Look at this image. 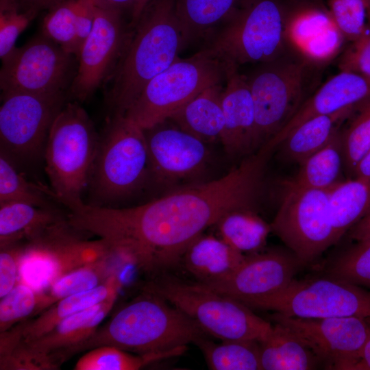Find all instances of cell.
Segmentation results:
<instances>
[{"label":"cell","instance_id":"cell-1","mask_svg":"<svg viewBox=\"0 0 370 370\" xmlns=\"http://www.w3.org/2000/svg\"><path fill=\"white\" fill-rule=\"evenodd\" d=\"M272 153L262 147L221 177L178 188L138 206L114 208L113 224L134 245L151 273H164L224 214L236 209L257 210Z\"/></svg>","mask_w":370,"mask_h":370},{"label":"cell","instance_id":"cell-2","mask_svg":"<svg viewBox=\"0 0 370 370\" xmlns=\"http://www.w3.org/2000/svg\"><path fill=\"white\" fill-rule=\"evenodd\" d=\"M115 71L108 101L123 114L141 90L186 46L175 0H151L143 10Z\"/></svg>","mask_w":370,"mask_h":370},{"label":"cell","instance_id":"cell-3","mask_svg":"<svg viewBox=\"0 0 370 370\" xmlns=\"http://www.w3.org/2000/svg\"><path fill=\"white\" fill-rule=\"evenodd\" d=\"M206 333L188 316L158 294L142 289L79 347L112 345L139 355L166 352Z\"/></svg>","mask_w":370,"mask_h":370},{"label":"cell","instance_id":"cell-4","mask_svg":"<svg viewBox=\"0 0 370 370\" xmlns=\"http://www.w3.org/2000/svg\"><path fill=\"white\" fill-rule=\"evenodd\" d=\"M321 70L289 51L245 75L255 110L256 151L286 127L316 90Z\"/></svg>","mask_w":370,"mask_h":370},{"label":"cell","instance_id":"cell-5","mask_svg":"<svg viewBox=\"0 0 370 370\" xmlns=\"http://www.w3.org/2000/svg\"><path fill=\"white\" fill-rule=\"evenodd\" d=\"M151 184L145 131L121 114H114L101 136L88 184V204L110 207Z\"/></svg>","mask_w":370,"mask_h":370},{"label":"cell","instance_id":"cell-6","mask_svg":"<svg viewBox=\"0 0 370 370\" xmlns=\"http://www.w3.org/2000/svg\"><path fill=\"white\" fill-rule=\"evenodd\" d=\"M143 289L163 297L206 334L221 341H260L272 329V324L250 307L197 282H185L163 273L150 279Z\"/></svg>","mask_w":370,"mask_h":370},{"label":"cell","instance_id":"cell-7","mask_svg":"<svg viewBox=\"0 0 370 370\" xmlns=\"http://www.w3.org/2000/svg\"><path fill=\"white\" fill-rule=\"evenodd\" d=\"M99 140L92 121L78 101L65 103L52 123L43 153L56 201L64 204L83 200Z\"/></svg>","mask_w":370,"mask_h":370},{"label":"cell","instance_id":"cell-8","mask_svg":"<svg viewBox=\"0 0 370 370\" xmlns=\"http://www.w3.org/2000/svg\"><path fill=\"white\" fill-rule=\"evenodd\" d=\"M233 68L207 47L188 58H178L146 84L123 114L143 130L150 128L205 89L224 84Z\"/></svg>","mask_w":370,"mask_h":370},{"label":"cell","instance_id":"cell-9","mask_svg":"<svg viewBox=\"0 0 370 370\" xmlns=\"http://www.w3.org/2000/svg\"><path fill=\"white\" fill-rule=\"evenodd\" d=\"M286 10L287 0H251L212 36L207 47L237 69L275 60L289 51Z\"/></svg>","mask_w":370,"mask_h":370},{"label":"cell","instance_id":"cell-10","mask_svg":"<svg viewBox=\"0 0 370 370\" xmlns=\"http://www.w3.org/2000/svg\"><path fill=\"white\" fill-rule=\"evenodd\" d=\"M284 190L271 232L306 265L338 243L330 190L299 187L288 181Z\"/></svg>","mask_w":370,"mask_h":370},{"label":"cell","instance_id":"cell-11","mask_svg":"<svg viewBox=\"0 0 370 370\" xmlns=\"http://www.w3.org/2000/svg\"><path fill=\"white\" fill-rule=\"evenodd\" d=\"M251 308L299 318L369 317L370 290L327 275L294 279L284 289L257 302Z\"/></svg>","mask_w":370,"mask_h":370},{"label":"cell","instance_id":"cell-12","mask_svg":"<svg viewBox=\"0 0 370 370\" xmlns=\"http://www.w3.org/2000/svg\"><path fill=\"white\" fill-rule=\"evenodd\" d=\"M1 101V152L13 162L43 154L52 123L65 103L64 92H2Z\"/></svg>","mask_w":370,"mask_h":370},{"label":"cell","instance_id":"cell-13","mask_svg":"<svg viewBox=\"0 0 370 370\" xmlns=\"http://www.w3.org/2000/svg\"><path fill=\"white\" fill-rule=\"evenodd\" d=\"M73 230L66 220L25 245L18 280L40 291L64 274L111 254L103 240L82 241Z\"/></svg>","mask_w":370,"mask_h":370},{"label":"cell","instance_id":"cell-14","mask_svg":"<svg viewBox=\"0 0 370 370\" xmlns=\"http://www.w3.org/2000/svg\"><path fill=\"white\" fill-rule=\"evenodd\" d=\"M321 360L326 369L355 370L370 334L368 317L299 318L273 312Z\"/></svg>","mask_w":370,"mask_h":370},{"label":"cell","instance_id":"cell-15","mask_svg":"<svg viewBox=\"0 0 370 370\" xmlns=\"http://www.w3.org/2000/svg\"><path fill=\"white\" fill-rule=\"evenodd\" d=\"M73 55L44 35L29 40L2 61V92H64L73 76Z\"/></svg>","mask_w":370,"mask_h":370},{"label":"cell","instance_id":"cell-16","mask_svg":"<svg viewBox=\"0 0 370 370\" xmlns=\"http://www.w3.org/2000/svg\"><path fill=\"white\" fill-rule=\"evenodd\" d=\"M147 143L151 184L160 187L202 182L210 160L207 143L166 119L144 130Z\"/></svg>","mask_w":370,"mask_h":370},{"label":"cell","instance_id":"cell-17","mask_svg":"<svg viewBox=\"0 0 370 370\" xmlns=\"http://www.w3.org/2000/svg\"><path fill=\"white\" fill-rule=\"evenodd\" d=\"M123 13L95 5L94 25L76 58L78 67L71 86L77 101L88 99L115 71L121 60L132 34Z\"/></svg>","mask_w":370,"mask_h":370},{"label":"cell","instance_id":"cell-18","mask_svg":"<svg viewBox=\"0 0 370 370\" xmlns=\"http://www.w3.org/2000/svg\"><path fill=\"white\" fill-rule=\"evenodd\" d=\"M303 266L288 247L264 249L246 255L230 274L205 286L251 308L257 302L287 287Z\"/></svg>","mask_w":370,"mask_h":370},{"label":"cell","instance_id":"cell-19","mask_svg":"<svg viewBox=\"0 0 370 370\" xmlns=\"http://www.w3.org/2000/svg\"><path fill=\"white\" fill-rule=\"evenodd\" d=\"M286 39L290 51L323 69L338 57L347 40L323 1L287 0Z\"/></svg>","mask_w":370,"mask_h":370},{"label":"cell","instance_id":"cell-20","mask_svg":"<svg viewBox=\"0 0 370 370\" xmlns=\"http://www.w3.org/2000/svg\"><path fill=\"white\" fill-rule=\"evenodd\" d=\"M229 72L221 94L224 130L221 143L232 158H245L256 152L255 110L245 74Z\"/></svg>","mask_w":370,"mask_h":370},{"label":"cell","instance_id":"cell-21","mask_svg":"<svg viewBox=\"0 0 370 370\" xmlns=\"http://www.w3.org/2000/svg\"><path fill=\"white\" fill-rule=\"evenodd\" d=\"M369 97V82L354 73L340 71L319 86L286 127L264 146L274 152L287 134L307 119L354 108Z\"/></svg>","mask_w":370,"mask_h":370},{"label":"cell","instance_id":"cell-22","mask_svg":"<svg viewBox=\"0 0 370 370\" xmlns=\"http://www.w3.org/2000/svg\"><path fill=\"white\" fill-rule=\"evenodd\" d=\"M118 293L114 292L103 301L63 319L35 339L23 340L33 349L51 356L60 366L69 356L78 352L95 332L112 308Z\"/></svg>","mask_w":370,"mask_h":370},{"label":"cell","instance_id":"cell-23","mask_svg":"<svg viewBox=\"0 0 370 370\" xmlns=\"http://www.w3.org/2000/svg\"><path fill=\"white\" fill-rule=\"evenodd\" d=\"M245 256L219 236L203 233L188 246L181 261L197 282L208 285L230 274Z\"/></svg>","mask_w":370,"mask_h":370},{"label":"cell","instance_id":"cell-24","mask_svg":"<svg viewBox=\"0 0 370 370\" xmlns=\"http://www.w3.org/2000/svg\"><path fill=\"white\" fill-rule=\"evenodd\" d=\"M251 0H175L186 45L217 32ZM222 26V27H223Z\"/></svg>","mask_w":370,"mask_h":370},{"label":"cell","instance_id":"cell-25","mask_svg":"<svg viewBox=\"0 0 370 370\" xmlns=\"http://www.w3.org/2000/svg\"><path fill=\"white\" fill-rule=\"evenodd\" d=\"M355 107L307 119L292 130L275 150L280 149L284 160L299 164L332 140Z\"/></svg>","mask_w":370,"mask_h":370},{"label":"cell","instance_id":"cell-26","mask_svg":"<svg viewBox=\"0 0 370 370\" xmlns=\"http://www.w3.org/2000/svg\"><path fill=\"white\" fill-rule=\"evenodd\" d=\"M66 220L53 207L18 201L0 203V247L24 238L34 241Z\"/></svg>","mask_w":370,"mask_h":370},{"label":"cell","instance_id":"cell-27","mask_svg":"<svg viewBox=\"0 0 370 370\" xmlns=\"http://www.w3.org/2000/svg\"><path fill=\"white\" fill-rule=\"evenodd\" d=\"M222 85L223 84H217L205 89L168 119L207 143L221 142L224 130Z\"/></svg>","mask_w":370,"mask_h":370},{"label":"cell","instance_id":"cell-28","mask_svg":"<svg viewBox=\"0 0 370 370\" xmlns=\"http://www.w3.org/2000/svg\"><path fill=\"white\" fill-rule=\"evenodd\" d=\"M270 333L258 341L263 370H310L323 367L319 357L283 325L273 322Z\"/></svg>","mask_w":370,"mask_h":370},{"label":"cell","instance_id":"cell-29","mask_svg":"<svg viewBox=\"0 0 370 370\" xmlns=\"http://www.w3.org/2000/svg\"><path fill=\"white\" fill-rule=\"evenodd\" d=\"M123 282L119 271L114 273L103 284L84 292L64 297L38 314L35 319L25 320L23 339H35L53 329L63 319L95 306L119 291Z\"/></svg>","mask_w":370,"mask_h":370},{"label":"cell","instance_id":"cell-30","mask_svg":"<svg viewBox=\"0 0 370 370\" xmlns=\"http://www.w3.org/2000/svg\"><path fill=\"white\" fill-rule=\"evenodd\" d=\"M330 209L337 242L370 212V177L341 180L330 189Z\"/></svg>","mask_w":370,"mask_h":370},{"label":"cell","instance_id":"cell-31","mask_svg":"<svg viewBox=\"0 0 370 370\" xmlns=\"http://www.w3.org/2000/svg\"><path fill=\"white\" fill-rule=\"evenodd\" d=\"M218 236L244 255L265 249L271 232L267 223L254 209H236L224 214L214 225Z\"/></svg>","mask_w":370,"mask_h":370},{"label":"cell","instance_id":"cell-32","mask_svg":"<svg viewBox=\"0 0 370 370\" xmlns=\"http://www.w3.org/2000/svg\"><path fill=\"white\" fill-rule=\"evenodd\" d=\"M113 258L111 252L110 256L64 274L47 288L37 291L38 304L34 316L64 297L103 284L114 273L119 271L110 264Z\"/></svg>","mask_w":370,"mask_h":370},{"label":"cell","instance_id":"cell-33","mask_svg":"<svg viewBox=\"0 0 370 370\" xmlns=\"http://www.w3.org/2000/svg\"><path fill=\"white\" fill-rule=\"evenodd\" d=\"M297 175L289 182L309 188L330 190L341 180L343 157L341 130L324 147L299 164Z\"/></svg>","mask_w":370,"mask_h":370},{"label":"cell","instance_id":"cell-34","mask_svg":"<svg viewBox=\"0 0 370 370\" xmlns=\"http://www.w3.org/2000/svg\"><path fill=\"white\" fill-rule=\"evenodd\" d=\"M195 344L201 351L209 369H262L258 341L223 340L215 343L205 336Z\"/></svg>","mask_w":370,"mask_h":370},{"label":"cell","instance_id":"cell-35","mask_svg":"<svg viewBox=\"0 0 370 370\" xmlns=\"http://www.w3.org/2000/svg\"><path fill=\"white\" fill-rule=\"evenodd\" d=\"M188 347H178L166 352L146 355L133 354L112 345L90 349L78 359L75 370H137L166 358L182 355Z\"/></svg>","mask_w":370,"mask_h":370},{"label":"cell","instance_id":"cell-36","mask_svg":"<svg viewBox=\"0 0 370 370\" xmlns=\"http://www.w3.org/2000/svg\"><path fill=\"white\" fill-rule=\"evenodd\" d=\"M344 170L350 178L358 162L370 149V97L358 104L341 129Z\"/></svg>","mask_w":370,"mask_h":370},{"label":"cell","instance_id":"cell-37","mask_svg":"<svg viewBox=\"0 0 370 370\" xmlns=\"http://www.w3.org/2000/svg\"><path fill=\"white\" fill-rule=\"evenodd\" d=\"M52 190L28 181L17 171L14 162L0 154V203L18 201L38 207H52Z\"/></svg>","mask_w":370,"mask_h":370},{"label":"cell","instance_id":"cell-38","mask_svg":"<svg viewBox=\"0 0 370 370\" xmlns=\"http://www.w3.org/2000/svg\"><path fill=\"white\" fill-rule=\"evenodd\" d=\"M325 275L370 290V240L356 242L330 259Z\"/></svg>","mask_w":370,"mask_h":370},{"label":"cell","instance_id":"cell-39","mask_svg":"<svg viewBox=\"0 0 370 370\" xmlns=\"http://www.w3.org/2000/svg\"><path fill=\"white\" fill-rule=\"evenodd\" d=\"M76 0H63L45 16L42 35L61 47L66 52L78 54L75 25Z\"/></svg>","mask_w":370,"mask_h":370},{"label":"cell","instance_id":"cell-40","mask_svg":"<svg viewBox=\"0 0 370 370\" xmlns=\"http://www.w3.org/2000/svg\"><path fill=\"white\" fill-rule=\"evenodd\" d=\"M38 304L36 289L22 280L0 301V332L8 330L18 323L34 317Z\"/></svg>","mask_w":370,"mask_h":370},{"label":"cell","instance_id":"cell-41","mask_svg":"<svg viewBox=\"0 0 370 370\" xmlns=\"http://www.w3.org/2000/svg\"><path fill=\"white\" fill-rule=\"evenodd\" d=\"M328 8L348 42L359 38L369 26L365 0H328Z\"/></svg>","mask_w":370,"mask_h":370},{"label":"cell","instance_id":"cell-42","mask_svg":"<svg viewBox=\"0 0 370 370\" xmlns=\"http://www.w3.org/2000/svg\"><path fill=\"white\" fill-rule=\"evenodd\" d=\"M59 367L49 356L33 349L23 338L9 352L0 356L1 370H48Z\"/></svg>","mask_w":370,"mask_h":370},{"label":"cell","instance_id":"cell-43","mask_svg":"<svg viewBox=\"0 0 370 370\" xmlns=\"http://www.w3.org/2000/svg\"><path fill=\"white\" fill-rule=\"evenodd\" d=\"M339 71L354 73L370 82V27L349 42L338 56Z\"/></svg>","mask_w":370,"mask_h":370},{"label":"cell","instance_id":"cell-44","mask_svg":"<svg viewBox=\"0 0 370 370\" xmlns=\"http://www.w3.org/2000/svg\"><path fill=\"white\" fill-rule=\"evenodd\" d=\"M38 12L16 10L0 11V58H8L16 49L19 35L26 29Z\"/></svg>","mask_w":370,"mask_h":370},{"label":"cell","instance_id":"cell-45","mask_svg":"<svg viewBox=\"0 0 370 370\" xmlns=\"http://www.w3.org/2000/svg\"><path fill=\"white\" fill-rule=\"evenodd\" d=\"M25 245L14 243L0 247V297L6 295L19 278L20 264Z\"/></svg>","mask_w":370,"mask_h":370},{"label":"cell","instance_id":"cell-46","mask_svg":"<svg viewBox=\"0 0 370 370\" xmlns=\"http://www.w3.org/2000/svg\"><path fill=\"white\" fill-rule=\"evenodd\" d=\"M347 235L356 242L370 240V212L356 223L347 232Z\"/></svg>","mask_w":370,"mask_h":370},{"label":"cell","instance_id":"cell-47","mask_svg":"<svg viewBox=\"0 0 370 370\" xmlns=\"http://www.w3.org/2000/svg\"><path fill=\"white\" fill-rule=\"evenodd\" d=\"M39 0H0V11L16 10L20 12L38 10Z\"/></svg>","mask_w":370,"mask_h":370},{"label":"cell","instance_id":"cell-48","mask_svg":"<svg viewBox=\"0 0 370 370\" xmlns=\"http://www.w3.org/2000/svg\"><path fill=\"white\" fill-rule=\"evenodd\" d=\"M137 0H93L95 5L103 8L116 9L125 12L130 10V13Z\"/></svg>","mask_w":370,"mask_h":370},{"label":"cell","instance_id":"cell-49","mask_svg":"<svg viewBox=\"0 0 370 370\" xmlns=\"http://www.w3.org/2000/svg\"><path fill=\"white\" fill-rule=\"evenodd\" d=\"M352 177H370V149L356 164L350 178Z\"/></svg>","mask_w":370,"mask_h":370},{"label":"cell","instance_id":"cell-50","mask_svg":"<svg viewBox=\"0 0 370 370\" xmlns=\"http://www.w3.org/2000/svg\"><path fill=\"white\" fill-rule=\"evenodd\" d=\"M370 325V317H368ZM355 370H370V334L362 351L360 362Z\"/></svg>","mask_w":370,"mask_h":370},{"label":"cell","instance_id":"cell-51","mask_svg":"<svg viewBox=\"0 0 370 370\" xmlns=\"http://www.w3.org/2000/svg\"><path fill=\"white\" fill-rule=\"evenodd\" d=\"M151 0H137L130 14L131 21L130 25L132 28L134 27L137 23L143 10Z\"/></svg>","mask_w":370,"mask_h":370},{"label":"cell","instance_id":"cell-52","mask_svg":"<svg viewBox=\"0 0 370 370\" xmlns=\"http://www.w3.org/2000/svg\"><path fill=\"white\" fill-rule=\"evenodd\" d=\"M63 0H39L38 10H49Z\"/></svg>","mask_w":370,"mask_h":370},{"label":"cell","instance_id":"cell-53","mask_svg":"<svg viewBox=\"0 0 370 370\" xmlns=\"http://www.w3.org/2000/svg\"><path fill=\"white\" fill-rule=\"evenodd\" d=\"M367 5V21H368V25L370 27V0H365Z\"/></svg>","mask_w":370,"mask_h":370},{"label":"cell","instance_id":"cell-54","mask_svg":"<svg viewBox=\"0 0 370 370\" xmlns=\"http://www.w3.org/2000/svg\"><path fill=\"white\" fill-rule=\"evenodd\" d=\"M289 1H323V0H288Z\"/></svg>","mask_w":370,"mask_h":370},{"label":"cell","instance_id":"cell-55","mask_svg":"<svg viewBox=\"0 0 370 370\" xmlns=\"http://www.w3.org/2000/svg\"><path fill=\"white\" fill-rule=\"evenodd\" d=\"M112 250V249H111ZM114 252V251H113ZM115 254V253H114ZM118 256V255H117ZM122 259V258H121ZM123 260V259H122ZM124 261V260H123ZM125 262V261H124ZM126 263V262H125ZM127 264V263H126Z\"/></svg>","mask_w":370,"mask_h":370}]
</instances>
